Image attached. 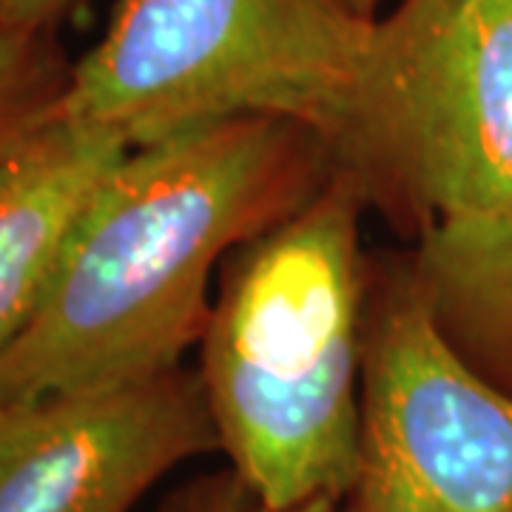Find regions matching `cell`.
<instances>
[{"label": "cell", "mask_w": 512, "mask_h": 512, "mask_svg": "<svg viewBox=\"0 0 512 512\" xmlns=\"http://www.w3.org/2000/svg\"><path fill=\"white\" fill-rule=\"evenodd\" d=\"M350 3H353L362 15L373 18V9H376V3H379V0H350Z\"/></svg>", "instance_id": "4fadbf2b"}, {"label": "cell", "mask_w": 512, "mask_h": 512, "mask_svg": "<svg viewBox=\"0 0 512 512\" xmlns=\"http://www.w3.org/2000/svg\"><path fill=\"white\" fill-rule=\"evenodd\" d=\"M359 180L333 168L222 262L200 379L220 450L262 510L342 501L359 467L367 262Z\"/></svg>", "instance_id": "7a4b0ae2"}, {"label": "cell", "mask_w": 512, "mask_h": 512, "mask_svg": "<svg viewBox=\"0 0 512 512\" xmlns=\"http://www.w3.org/2000/svg\"><path fill=\"white\" fill-rule=\"evenodd\" d=\"M379 285L359 467L336 512H512V396L453 345L413 265Z\"/></svg>", "instance_id": "5b68a950"}, {"label": "cell", "mask_w": 512, "mask_h": 512, "mask_svg": "<svg viewBox=\"0 0 512 512\" xmlns=\"http://www.w3.org/2000/svg\"><path fill=\"white\" fill-rule=\"evenodd\" d=\"M308 128L268 117L128 151L97 191L52 291L0 353V402L146 379L202 342L211 276L333 174Z\"/></svg>", "instance_id": "6da1fadb"}, {"label": "cell", "mask_w": 512, "mask_h": 512, "mask_svg": "<svg viewBox=\"0 0 512 512\" xmlns=\"http://www.w3.org/2000/svg\"><path fill=\"white\" fill-rule=\"evenodd\" d=\"M52 97L0 140V353L35 319L97 191L131 151L120 131L57 114Z\"/></svg>", "instance_id": "52a82bcc"}, {"label": "cell", "mask_w": 512, "mask_h": 512, "mask_svg": "<svg viewBox=\"0 0 512 512\" xmlns=\"http://www.w3.org/2000/svg\"><path fill=\"white\" fill-rule=\"evenodd\" d=\"M430 305L464 359L512 396V256L473 288Z\"/></svg>", "instance_id": "ba28073f"}, {"label": "cell", "mask_w": 512, "mask_h": 512, "mask_svg": "<svg viewBox=\"0 0 512 512\" xmlns=\"http://www.w3.org/2000/svg\"><path fill=\"white\" fill-rule=\"evenodd\" d=\"M373 20L350 0H120L52 109L131 148L222 120H285L336 163Z\"/></svg>", "instance_id": "277c9868"}, {"label": "cell", "mask_w": 512, "mask_h": 512, "mask_svg": "<svg viewBox=\"0 0 512 512\" xmlns=\"http://www.w3.org/2000/svg\"><path fill=\"white\" fill-rule=\"evenodd\" d=\"M72 0H6L3 9V32L35 35L46 23L66 12Z\"/></svg>", "instance_id": "8fae6325"}, {"label": "cell", "mask_w": 512, "mask_h": 512, "mask_svg": "<svg viewBox=\"0 0 512 512\" xmlns=\"http://www.w3.org/2000/svg\"><path fill=\"white\" fill-rule=\"evenodd\" d=\"M336 501L330 498H319V501H311L305 507H293V510H262V507H254V512H336Z\"/></svg>", "instance_id": "7c38bea8"}, {"label": "cell", "mask_w": 512, "mask_h": 512, "mask_svg": "<svg viewBox=\"0 0 512 512\" xmlns=\"http://www.w3.org/2000/svg\"><path fill=\"white\" fill-rule=\"evenodd\" d=\"M3 9H6V0H0V32H3Z\"/></svg>", "instance_id": "5bb4252c"}, {"label": "cell", "mask_w": 512, "mask_h": 512, "mask_svg": "<svg viewBox=\"0 0 512 512\" xmlns=\"http://www.w3.org/2000/svg\"><path fill=\"white\" fill-rule=\"evenodd\" d=\"M220 450L200 373L0 402V512H128L171 470Z\"/></svg>", "instance_id": "8992f818"}, {"label": "cell", "mask_w": 512, "mask_h": 512, "mask_svg": "<svg viewBox=\"0 0 512 512\" xmlns=\"http://www.w3.org/2000/svg\"><path fill=\"white\" fill-rule=\"evenodd\" d=\"M254 495L228 467L185 481L165 498L157 512H254Z\"/></svg>", "instance_id": "30bf717a"}, {"label": "cell", "mask_w": 512, "mask_h": 512, "mask_svg": "<svg viewBox=\"0 0 512 512\" xmlns=\"http://www.w3.org/2000/svg\"><path fill=\"white\" fill-rule=\"evenodd\" d=\"M35 35L0 32V140L43 103H29L35 74Z\"/></svg>", "instance_id": "9c48e42d"}, {"label": "cell", "mask_w": 512, "mask_h": 512, "mask_svg": "<svg viewBox=\"0 0 512 512\" xmlns=\"http://www.w3.org/2000/svg\"><path fill=\"white\" fill-rule=\"evenodd\" d=\"M336 168L419 242L430 302L512 256V0H399L373 20Z\"/></svg>", "instance_id": "3957f363"}]
</instances>
